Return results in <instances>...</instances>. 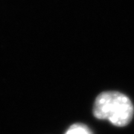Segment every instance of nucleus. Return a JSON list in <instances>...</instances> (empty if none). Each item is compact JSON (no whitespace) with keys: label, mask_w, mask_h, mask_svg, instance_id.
<instances>
[{"label":"nucleus","mask_w":134,"mask_h":134,"mask_svg":"<svg viewBox=\"0 0 134 134\" xmlns=\"http://www.w3.org/2000/svg\"><path fill=\"white\" fill-rule=\"evenodd\" d=\"M133 105L124 94L115 91L101 92L96 98L93 106L94 116L108 120L116 127H125L133 119Z\"/></svg>","instance_id":"f257e3e1"},{"label":"nucleus","mask_w":134,"mask_h":134,"mask_svg":"<svg viewBox=\"0 0 134 134\" xmlns=\"http://www.w3.org/2000/svg\"><path fill=\"white\" fill-rule=\"evenodd\" d=\"M65 134H92L88 127L82 124H75L69 127Z\"/></svg>","instance_id":"f03ea898"}]
</instances>
